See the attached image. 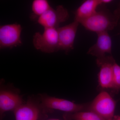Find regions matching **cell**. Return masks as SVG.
I'll return each instance as SVG.
<instances>
[{
  "mask_svg": "<svg viewBox=\"0 0 120 120\" xmlns=\"http://www.w3.org/2000/svg\"><path fill=\"white\" fill-rule=\"evenodd\" d=\"M120 16L108 9H103L97 11L92 15L80 22L87 30L98 33L113 30L117 25Z\"/></svg>",
  "mask_w": 120,
  "mask_h": 120,
  "instance_id": "obj_1",
  "label": "cell"
},
{
  "mask_svg": "<svg viewBox=\"0 0 120 120\" xmlns=\"http://www.w3.org/2000/svg\"><path fill=\"white\" fill-rule=\"evenodd\" d=\"M41 104L45 112L58 110L66 113L88 110L89 104H77L64 99L45 95H41Z\"/></svg>",
  "mask_w": 120,
  "mask_h": 120,
  "instance_id": "obj_2",
  "label": "cell"
},
{
  "mask_svg": "<svg viewBox=\"0 0 120 120\" xmlns=\"http://www.w3.org/2000/svg\"><path fill=\"white\" fill-rule=\"evenodd\" d=\"M116 102L105 91L99 93L89 104L88 110L94 112L105 120H111L114 115Z\"/></svg>",
  "mask_w": 120,
  "mask_h": 120,
  "instance_id": "obj_3",
  "label": "cell"
},
{
  "mask_svg": "<svg viewBox=\"0 0 120 120\" xmlns=\"http://www.w3.org/2000/svg\"><path fill=\"white\" fill-rule=\"evenodd\" d=\"M57 29L45 28L43 33H35L33 37V42L35 49L46 53H52L58 51Z\"/></svg>",
  "mask_w": 120,
  "mask_h": 120,
  "instance_id": "obj_4",
  "label": "cell"
},
{
  "mask_svg": "<svg viewBox=\"0 0 120 120\" xmlns=\"http://www.w3.org/2000/svg\"><path fill=\"white\" fill-rule=\"evenodd\" d=\"M22 27L17 23L6 24L0 26V48H12L22 44Z\"/></svg>",
  "mask_w": 120,
  "mask_h": 120,
  "instance_id": "obj_5",
  "label": "cell"
},
{
  "mask_svg": "<svg viewBox=\"0 0 120 120\" xmlns=\"http://www.w3.org/2000/svg\"><path fill=\"white\" fill-rule=\"evenodd\" d=\"M69 17L67 9L62 5L56 9L51 8L38 17V23L45 28H58L60 24L65 22Z\"/></svg>",
  "mask_w": 120,
  "mask_h": 120,
  "instance_id": "obj_6",
  "label": "cell"
},
{
  "mask_svg": "<svg viewBox=\"0 0 120 120\" xmlns=\"http://www.w3.org/2000/svg\"><path fill=\"white\" fill-rule=\"evenodd\" d=\"M115 61L111 55L96 60L97 64L100 68L98 75L99 84L103 89H112L113 64Z\"/></svg>",
  "mask_w": 120,
  "mask_h": 120,
  "instance_id": "obj_7",
  "label": "cell"
},
{
  "mask_svg": "<svg viewBox=\"0 0 120 120\" xmlns=\"http://www.w3.org/2000/svg\"><path fill=\"white\" fill-rule=\"evenodd\" d=\"M15 120H38L42 114L46 113L41 103L30 99L13 111Z\"/></svg>",
  "mask_w": 120,
  "mask_h": 120,
  "instance_id": "obj_8",
  "label": "cell"
},
{
  "mask_svg": "<svg viewBox=\"0 0 120 120\" xmlns=\"http://www.w3.org/2000/svg\"><path fill=\"white\" fill-rule=\"evenodd\" d=\"M79 24L74 20L68 25L57 28L59 50H64L68 52L73 49L75 38Z\"/></svg>",
  "mask_w": 120,
  "mask_h": 120,
  "instance_id": "obj_9",
  "label": "cell"
},
{
  "mask_svg": "<svg viewBox=\"0 0 120 120\" xmlns=\"http://www.w3.org/2000/svg\"><path fill=\"white\" fill-rule=\"evenodd\" d=\"M97 42L90 47L87 54L98 58H102L109 54L112 55V41L107 31L98 33Z\"/></svg>",
  "mask_w": 120,
  "mask_h": 120,
  "instance_id": "obj_10",
  "label": "cell"
},
{
  "mask_svg": "<svg viewBox=\"0 0 120 120\" xmlns=\"http://www.w3.org/2000/svg\"><path fill=\"white\" fill-rule=\"evenodd\" d=\"M24 103L21 95L10 90L1 89L0 114L1 116L9 111H14Z\"/></svg>",
  "mask_w": 120,
  "mask_h": 120,
  "instance_id": "obj_11",
  "label": "cell"
},
{
  "mask_svg": "<svg viewBox=\"0 0 120 120\" xmlns=\"http://www.w3.org/2000/svg\"><path fill=\"white\" fill-rule=\"evenodd\" d=\"M101 4V0L84 1L75 12L74 20L80 23L88 19L97 11V8Z\"/></svg>",
  "mask_w": 120,
  "mask_h": 120,
  "instance_id": "obj_12",
  "label": "cell"
},
{
  "mask_svg": "<svg viewBox=\"0 0 120 120\" xmlns=\"http://www.w3.org/2000/svg\"><path fill=\"white\" fill-rule=\"evenodd\" d=\"M65 120H105L94 112L86 110L73 113H65Z\"/></svg>",
  "mask_w": 120,
  "mask_h": 120,
  "instance_id": "obj_13",
  "label": "cell"
},
{
  "mask_svg": "<svg viewBox=\"0 0 120 120\" xmlns=\"http://www.w3.org/2000/svg\"><path fill=\"white\" fill-rule=\"evenodd\" d=\"M52 8L47 0H34L31 6L33 17L38 18Z\"/></svg>",
  "mask_w": 120,
  "mask_h": 120,
  "instance_id": "obj_14",
  "label": "cell"
},
{
  "mask_svg": "<svg viewBox=\"0 0 120 120\" xmlns=\"http://www.w3.org/2000/svg\"><path fill=\"white\" fill-rule=\"evenodd\" d=\"M113 80L112 90L116 93L120 90V66L116 62L113 64Z\"/></svg>",
  "mask_w": 120,
  "mask_h": 120,
  "instance_id": "obj_15",
  "label": "cell"
},
{
  "mask_svg": "<svg viewBox=\"0 0 120 120\" xmlns=\"http://www.w3.org/2000/svg\"><path fill=\"white\" fill-rule=\"evenodd\" d=\"M112 0H101V4H109L112 2Z\"/></svg>",
  "mask_w": 120,
  "mask_h": 120,
  "instance_id": "obj_16",
  "label": "cell"
},
{
  "mask_svg": "<svg viewBox=\"0 0 120 120\" xmlns=\"http://www.w3.org/2000/svg\"><path fill=\"white\" fill-rule=\"evenodd\" d=\"M114 12L120 16V3L118 8L114 11Z\"/></svg>",
  "mask_w": 120,
  "mask_h": 120,
  "instance_id": "obj_17",
  "label": "cell"
},
{
  "mask_svg": "<svg viewBox=\"0 0 120 120\" xmlns=\"http://www.w3.org/2000/svg\"><path fill=\"white\" fill-rule=\"evenodd\" d=\"M111 120H120V116H114Z\"/></svg>",
  "mask_w": 120,
  "mask_h": 120,
  "instance_id": "obj_18",
  "label": "cell"
},
{
  "mask_svg": "<svg viewBox=\"0 0 120 120\" xmlns=\"http://www.w3.org/2000/svg\"><path fill=\"white\" fill-rule=\"evenodd\" d=\"M56 120V119H52V120Z\"/></svg>",
  "mask_w": 120,
  "mask_h": 120,
  "instance_id": "obj_19",
  "label": "cell"
}]
</instances>
